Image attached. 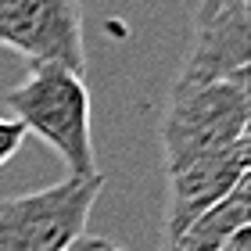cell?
Returning <instances> with one entry per match:
<instances>
[{"mask_svg": "<svg viewBox=\"0 0 251 251\" xmlns=\"http://www.w3.org/2000/svg\"><path fill=\"white\" fill-rule=\"evenodd\" d=\"M248 165H251V140L226 147V151L194 158L169 173V201H165V241H173L176 233H183L187 226L215 208L237 183L248 179Z\"/></svg>", "mask_w": 251, "mask_h": 251, "instance_id": "6", "label": "cell"}, {"mask_svg": "<svg viewBox=\"0 0 251 251\" xmlns=\"http://www.w3.org/2000/svg\"><path fill=\"white\" fill-rule=\"evenodd\" d=\"M248 140V75L187 83L176 79L162 115V162L176 169Z\"/></svg>", "mask_w": 251, "mask_h": 251, "instance_id": "2", "label": "cell"}, {"mask_svg": "<svg viewBox=\"0 0 251 251\" xmlns=\"http://www.w3.org/2000/svg\"><path fill=\"white\" fill-rule=\"evenodd\" d=\"M251 65V0H198L190 18L187 83L248 75Z\"/></svg>", "mask_w": 251, "mask_h": 251, "instance_id": "5", "label": "cell"}, {"mask_svg": "<svg viewBox=\"0 0 251 251\" xmlns=\"http://www.w3.org/2000/svg\"><path fill=\"white\" fill-rule=\"evenodd\" d=\"M104 176H65L61 183L0 201V251H68L86 230Z\"/></svg>", "mask_w": 251, "mask_h": 251, "instance_id": "3", "label": "cell"}, {"mask_svg": "<svg viewBox=\"0 0 251 251\" xmlns=\"http://www.w3.org/2000/svg\"><path fill=\"white\" fill-rule=\"evenodd\" d=\"M25 129L15 122V119H0V165H7L11 158L22 151V144H25Z\"/></svg>", "mask_w": 251, "mask_h": 251, "instance_id": "8", "label": "cell"}, {"mask_svg": "<svg viewBox=\"0 0 251 251\" xmlns=\"http://www.w3.org/2000/svg\"><path fill=\"white\" fill-rule=\"evenodd\" d=\"M223 251H251V230H241V233H237Z\"/></svg>", "mask_w": 251, "mask_h": 251, "instance_id": "10", "label": "cell"}, {"mask_svg": "<svg viewBox=\"0 0 251 251\" xmlns=\"http://www.w3.org/2000/svg\"><path fill=\"white\" fill-rule=\"evenodd\" d=\"M7 108L25 133L40 136L61 154L68 176L100 173L90 136V90L83 75L61 65H32V72L7 90Z\"/></svg>", "mask_w": 251, "mask_h": 251, "instance_id": "1", "label": "cell"}, {"mask_svg": "<svg viewBox=\"0 0 251 251\" xmlns=\"http://www.w3.org/2000/svg\"><path fill=\"white\" fill-rule=\"evenodd\" d=\"M0 43L32 65H61L83 75V15L79 0H0Z\"/></svg>", "mask_w": 251, "mask_h": 251, "instance_id": "4", "label": "cell"}, {"mask_svg": "<svg viewBox=\"0 0 251 251\" xmlns=\"http://www.w3.org/2000/svg\"><path fill=\"white\" fill-rule=\"evenodd\" d=\"M68 251H126V248H119L115 241H104V237H86L83 233Z\"/></svg>", "mask_w": 251, "mask_h": 251, "instance_id": "9", "label": "cell"}, {"mask_svg": "<svg viewBox=\"0 0 251 251\" xmlns=\"http://www.w3.org/2000/svg\"><path fill=\"white\" fill-rule=\"evenodd\" d=\"M248 183H237L226 198L198 215L183 233H176L173 241H165V251H223L241 230H248V215H251V201H248Z\"/></svg>", "mask_w": 251, "mask_h": 251, "instance_id": "7", "label": "cell"}]
</instances>
